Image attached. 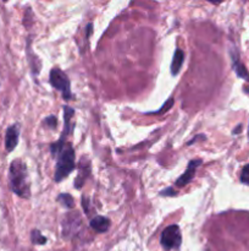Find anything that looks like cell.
<instances>
[{
    "mask_svg": "<svg viewBox=\"0 0 249 251\" xmlns=\"http://www.w3.org/2000/svg\"><path fill=\"white\" fill-rule=\"evenodd\" d=\"M9 184L13 193L22 198H30L31 184L28 178L27 166L21 159H15L11 162L9 168Z\"/></svg>",
    "mask_w": 249,
    "mask_h": 251,
    "instance_id": "6da1fadb",
    "label": "cell"
},
{
    "mask_svg": "<svg viewBox=\"0 0 249 251\" xmlns=\"http://www.w3.org/2000/svg\"><path fill=\"white\" fill-rule=\"evenodd\" d=\"M89 226L97 233H105L110 228V219L103 216H95L90 219Z\"/></svg>",
    "mask_w": 249,
    "mask_h": 251,
    "instance_id": "ba28073f",
    "label": "cell"
},
{
    "mask_svg": "<svg viewBox=\"0 0 249 251\" xmlns=\"http://www.w3.org/2000/svg\"><path fill=\"white\" fill-rule=\"evenodd\" d=\"M174 103H175V100H174V98H169V99L166 100V103H165V106H162L161 107V109H160V111H158V112H155V114H160V113H166L167 111H169L170 108H171L172 106H174Z\"/></svg>",
    "mask_w": 249,
    "mask_h": 251,
    "instance_id": "9a60e30c",
    "label": "cell"
},
{
    "mask_svg": "<svg viewBox=\"0 0 249 251\" xmlns=\"http://www.w3.org/2000/svg\"><path fill=\"white\" fill-rule=\"evenodd\" d=\"M18 136H20V126L18 124L11 125L10 128L6 130L5 135V148L8 152L15 150V147L18 143Z\"/></svg>",
    "mask_w": 249,
    "mask_h": 251,
    "instance_id": "52a82bcc",
    "label": "cell"
},
{
    "mask_svg": "<svg viewBox=\"0 0 249 251\" xmlns=\"http://www.w3.org/2000/svg\"><path fill=\"white\" fill-rule=\"evenodd\" d=\"M81 226V218L77 213H68L62 222V233L65 236H70L78 231Z\"/></svg>",
    "mask_w": 249,
    "mask_h": 251,
    "instance_id": "8992f818",
    "label": "cell"
},
{
    "mask_svg": "<svg viewBox=\"0 0 249 251\" xmlns=\"http://www.w3.org/2000/svg\"><path fill=\"white\" fill-rule=\"evenodd\" d=\"M182 243V235L179 227L177 224H171L162 231L160 236V244L165 250L178 249Z\"/></svg>",
    "mask_w": 249,
    "mask_h": 251,
    "instance_id": "277c9868",
    "label": "cell"
},
{
    "mask_svg": "<svg viewBox=\"0 0 249 251\" xmlns=\"http://www.w3.org/2000/svg\"><path fill=\"white\" fill-rule=\"evenodd\" d=\"M76 168L75 164V151L71 147L70 143L64 146L59 154H57L56 169H55L54 180L60 183L65 178H68Z\"/></svg>",
    "mask_w": 249,
    "mask_h": 251,
    "instance_id": "7a4b0ae2",
    "label": "cell"
},
{
    "mask_svg": "<svg viewBox=\"0 0 249 251\" xmlns=\"http://www.w3.org/2000/svg\"><path fill=\"white\" fill-rule=\"evenodd\" d=\"M31 240L36 245H43V244L47 243V238L44 235H42L40 231L38 229H33L32 233H31Z\"/></svg>",
    "mask_w": 249,
    "mask_h": 251,
    "instance_id": "7c38bea8",
    "label": "cell"
},
{
    "mask_svg": "<svg viewBox=\"0 0 249 251\" xmlns=\"http://www.w3.org/2000/svg\"><path fill=\"white\" fill-rule=\"evenodd\" d=\"M160 195H164V196H175L176 195V191L174 190V188H167L165 190L160 191Z\"/></svg>",
    "mask_w": 249,
    "mask_h": 251,
    "instance_id": "ac0fdd59",
    "label": "cell"
},
{
    "mask_svg": "<svg viewBox=\"0 0 249 251\" xmlns=\"http://www.w3.org/2000/svg\"><path fill=\"white\" fill-rule=\"evenodd\" d=\"M57 202H60L62 206L68 207V209H72L73 205H75L73 197L70 193H60V195L57 196Z\"/></svg>",
    "mask_w": 249,
    "mask_h": 251,
    "instance_id": "8fae6325",
    "label": "cell"
},
{
    "mask_svg": "<svg viewBox=\"0 0 249 251\" xmlns=\"http://www.w3.org/2000/svg\"><path fill=\"white\" fill-rule=\"evenodd\" d=\"M183 61H184V53L182 52L181 49H176V52H175V54H174V58H172V63H171L172 75L175 76L179 73Z\"/></svg>",
    "mask_w": 249,
    "mask_h": 251,
    "instance_id": "9c48e42d",
    "label": "cell"
},
{
    "mask_svg": "<svg viewBox=\"0 0 249 251\" xmlns=\"http://www.w3.org/2000/svg\"><path fill=\"white\" fill-rule=\"evenodd\" d=\"M241 129H242V125H238V126H237V129H236V130L233 131V134H238L239 131H241Z\"/></svg>",
    "mask_w": 249,
    "mask_h": 251,
    "instance_id": "44dd1931",
    "label": "cell"
},
{
    "mask_svg": "<svg viewBox=\"0 0 249 251\" xmlns=\"http://www.w3.org/2000/svg\"><path fill=\"white\" fill-rule=\"evenodd\" d=\"M44 123L52 129L56 128V125H57V120H56V118H55L54 116H48V118H45Z\"/></svg>",
    "mask_w": 249,
    "mask_h": 251,
    "instance_id": "2e32d148",
    "label": "cell"
},
{
    "mask_svg": "<svg viewBox=\"0 0 249 251\" xmlns=\"http://www.w3.org/2000/svg\"><path fill=\"white\" fill-rule=\"evenodd\" d=\"M50 85L55 90L60 91L62 93L64 99L70 100L72 98V92H71V83L69 80L68 75L64 71L60 70L59 68H54L50 71Z\"/></svg>",
    "mask_w": 249,
    "mask_h": 251,
    "instance_id": "3957f363",
    "label": "cell"
},
{
    "mask_svg": "<svg viewBox=\"0 0 249 251\" xmlns=\"http://www.w3.org/2000/svg\"><path fill=\"white\" fill-rule=\"evenodd\" d=\"M199 138H202V140H205V136L204 135H198V136H196L195 138H193V140H191L190 142H187V145L190 146V145H192V143H195L196 141L197 140H199Z\"/></svg>",
    "mask_w": 249,
    "mask_h": 251,
    "instance_id": "d6986e66",
    "label": "cell"
},
{
    "mask_svg": "<svg viewBox=\"0 0 249 251\" xmlns=\"http://www.w3.org/2000/svg\"><path fill=\"white\" fill-rule=\"evenodd\" d=\"M82 206L86 213H89V200H88V197H86V196L82 197Z\"/></svg>",
    "mask_w": 249,
    "mask_h": 251,
    "instance_id": "e0dca14e",
    "label": "cell"
},
{
    "mask_svg": "<svg viewBox=\"0 0 249 251\" xmlns=\"http://www.w3.org/2000/svg\"><path fill=\"white\" fill-rule=\"evenodd\" d=\"M241 181L246 185H249V164H247L246 167H243L241 173Z\"/></svg>",
    "mask_w": 249,
    "mask_h": 251,
    "instance_id": "5bb4252c",
    "label": "cell"
},
{
    "mask_svg": "<svg viewBox=\"0 0 249 251\" xmlns=\"http://www.w3.org/2000/svg\"><path fill=\"white\" fill-rule=\"evenodd\" d=\"M234 70H236L237 75L241 76V77H248V73L244 69V66L242 64H239L238 61H234Z\"/></svg>",
    "mask_w": 249,
    "mask_h": 251,
    "instance_id": "4fadbf2b",
    "label": "cell"
},
{
    "mask_svg": "<svg viewBox=\"0 0 249 251\" xmlns=\"http://www.w3.org/2000/svg\"><path fill=\"white\" fill-rule=\"evenodd\" d=\"M200 164H202V161H200V159H193V161H191L190 163H188V167H187L186 172H184V173L176 180V186H178V188H183V186H186L187 184H190L191 181L193 180V178H195L196 172H197L198 167H199Z\"/></svg>",
    "mask_w": 249,
    "mask_h": 251,
    "instance_id": "5b68a950",
    "label": "cell"
},
{
    "mask_svg": "<svg viewBox=\"0 0 249 251\" xmlns=\"http://www.w3.org/2000/svg\"><path fill=\"white\" fill-rule=\"evenodd\" d=\"M89 169H90L89 166L85 167V166H82V164H81V166H80V173H78L77 179H76V181H75V188H77V189L82 188L83 183H85L86 179H87V175L89 174Z\"/></svg>",
    "mask_w": 249,
    "mask_h": 251,
    "instance_id": "30bf717a",
    "label": "cell"
},
{
    "mask_svg": "<svg viewBox=\"0 0 249 251\" xmlns=\"http://www.w3.org/2000/svg\"><path fill=\"white\" fill-rule=\"evenodd\" d=\"M92 28H93V25L92 23H88L87 25V35H86V37H89L90 33H92Z\"/></svg>",
    "mask_w": 249,
    "mask_h": 251,
    "instance_id": "ffe728a7",
    "label": "cell"
}]
</instances>
